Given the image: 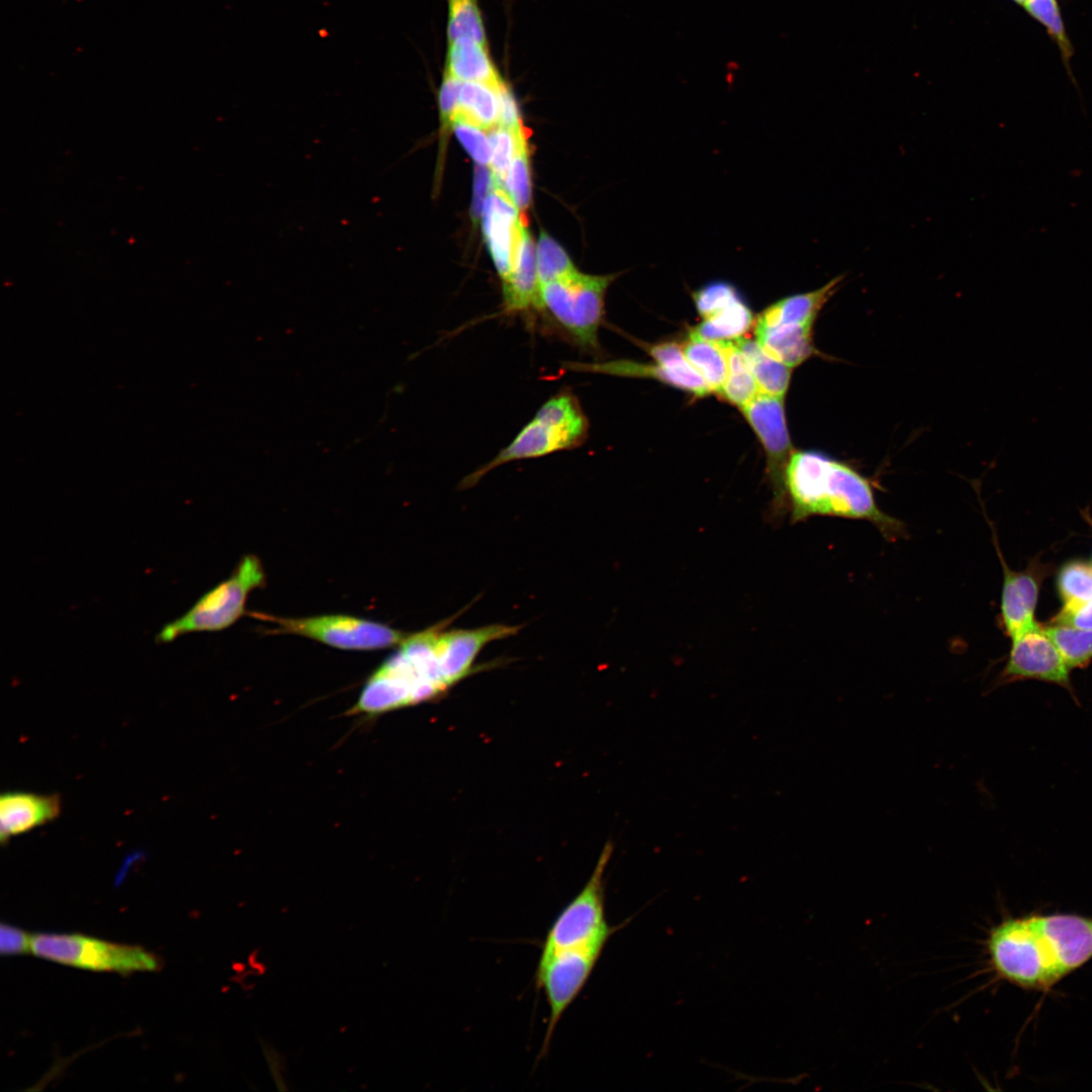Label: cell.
Returning <instances> with one entry per match:
<instances>
[{
	"label": "cell",
	"mask_w": 1092,
	"mask_h": 1092,
	"mask_svg": "<svg viewBox=\"0 0 1092 1092\" xmlns=\"http://www.w3.org/2000/svg\"><path fill=\"white\" fill-rule=\"evenodd\" d=\"M987 949L996 974L1022 989L1045 990L1063 979L1030 915L1009 918L994 927Z\"/></svg>",
	"instance_id": "4"
},
{
	"label": "cell",
	"mask_w": 1092,
	"mask_h": 1092,
	"mask_svg": "<svg viewBox=\"0 0 1092 1092\" xmlns=\"http://www.w3.org/2000/svg\"><path fill=\"white\" fill-rule=\"evenodd\" d=\"M448 38L449 42L459 38H470L486 46L483 21L476 0H448Z\"/></svg>",
	"instance_id": "31"
},
{
	"label": "cell",
	"mask_w": 1092,
	"mask_h": 1092,
	"mask_svg": "<svg viewBox=\"0 0 1092 1092\" xmlns=\"http://www.w3.org/2000/svg\"><path fill=\"white\" fill-rule=\"evenodd\" d=\"M452 128L471 158L478 165L489 168L492 151L489 134L485 133V129L460 117H455Z\"/></svg>",
	"instance_id": "35"
},
{
	"label": "cell",
	"mask_w": 1092,
	"mask_h": 1092,
	"mask_svg": "<svg viewBox=\"0 0 1092 1092\" xmlns=\"http://www.w3.org/2000/svg\"><path fill=\"white\" fill-rule=\"evenodd\" d=\"M565 366L577 372H592L615 376L651 378L685 390L697 397H705L712 391L698 373L684 374L666 369L656 362L640 363L632 360L605 362H567Z\"/></svg>",
	"instance_id": "18"
},
{
	"label": "cell",
	"mask_w": 1092,
	"mask_h": 1092,
	"mask_svg": "<svg viewBox=\"0 0 1092 1092\" xmlns=\"http://www.w3.org/2000/svg\"><path fill=\"white\" fill-rule=\"evenodd\" d=\"M266 582L261 560L245 555L231 575L202 595L183 615L167 623L156 641L169 643L197 632H217L234 625L246 611L249 595Z\"/></svg>",
	"instance_id": "5"
},
{
	"label": "cell",
	"mask_w": 1092,
	"mask_h": 1092,
	"mask_svg": "<svg viewBox=\"0 0 1092 1092\" xmlns=\"http://www.w3.org/2000/svg\"><path fill=\"white\" fill-rule=\"evenodd\" d=\"M842 280L843 276L838 275L817 289L792 294L774 302L761 311L754 326H814L823 307L839 289Z\"/></svg>",
	"instance_id": "19"
},
{
	"label": "cell",
	"mask_w": 1092,
	"mask_h": 1092,
	"mask_svg": "<svg viewBox=\"0 0 1092 1092\" xmlns=\"http://www.w3.org/2000/svg\"><path fill=\"white\" fill-rule=\"evenodd\" d=\"M794 521L815 516L862 520L888 539L904 525L878 505L873 482L850 464L814 450H795L783 475L782 493Z\"/></svg>",
	"instance_id": "1"
},
{
	"label": "cell",
	"mask_w": 1092,
	"mask_h": 1092,
	"mask_svg": "<svg viewBox=\"0 0 1092 1092\" xmlns=\"http://www.w3.org/2000/svg\"><path fill=\"white\" fill-rule=\"evenodd\" d=\"M30 952L59 964L99 972L129 974L161 967V960L144 947L75 933L33 934Z\"/></svg>",
	"instance_id": "8"
},
{
	"label": "cell",
	"mask_w": 1092,
	"mask_h": 1092,
	"mask_svg": "<svg viewBox=\"0 0 1092 1092\" xmlns=\"http://www.w3.org/2000/svg\"><path fill=\"white\" fill-rule=\"evenodd\" d=\"M612 853L613 844L608 841L585 886L554 920L543 942L538 963L566 949L606 945L616 931L605 916L604 874Z\"/></svg>",
	"instance_id": "7"
},
{
	"label": "cell",
	"mask_w": 1092,
	"mask_h": 1092,
	"mask_svg": "<svg viewBox=\"0 0 1092 1092\" xmlns=\"http://www.w3.org/2000/svg\"><path fill=\"white\" fill-rule=\"evenodd\" d=\"M255 615L275 625L269 633L301 636L343 650L385 649L398 646L410 635L383 623L350 615L304 618Z\"/></svg>",
	"instance_id": "9"
},
{
	"label": "cell",
	"mask_w": 1092,
	"mask_h": 1092,
	"mask_svg": "<svg viewBox=\"0 0 1092 1092\" xmlns=\"http://www.w3.org/2000/svg\"><path fill=\"white\" fill-rule=\"evenodd\" d=\"M588 427L578 398L570 390L562 389L540 406L509 445L464 477L460 488L474 486L485 474L500 465L579 447L587 438Z\"/></svg>",
	"instance_id": "3"
},
{
	"label": "cell",
	"mask_w": 1092,
	"mask_h": 1092,
	"mask_svg": "<svg viewBox=\"0 0 1092 1092\" xmlns=\"http://www.w3.org/2000/svg\"><path fill=\"white\" fill-rule=\"evenodd\" d=\"M491 143V163L489 166L493 182L506 189L505 183L512 161L520 146L527 142L525 128L510 129L495 125L489 129Z\"/></svg>",
	"instance_id": "30"
},
{
	"label": "cell",
	"mask_w": 1092,
	"mask_h": 1092,
	"mask_svg": "<svg viewBox=\"0 0 1092 1092\" xmlns=\"http://www.w3.org/2000/svg\"><path fill=\"white\" fill-rule=\"evenodd\" d=\"M784 399L759 392L740 408L766 453L767 470L779 495L782 493L786 465L795 451L788 430Z\"/></svg>",
	"instance_id": "13"
},
{
	"label": "cell",
	"mask_w": 1092,
	"mask_h": 1092,
	"mask_svg": "<svg viewBox=\"0 0 1092 1092\" xmlns=\"http://www.w3.org/2000/svg\"><path fill=\"white\" fill-rule=\"evenodd\" d=\"M1054 624L1092 630V599L1065 604Z\"/></svg>",
	"instance_id": "38"
},
{
	"label": "cell",
	"mask_w": 1092,
	"mask_h": 1092,
	"mask_svg": "<svg viewBox=\"0 0 1092 1092\" xmlns=\"http://www.w3.org/2000/svg\"><path fill=\"white\" fill-rule=\"evenodd\" d=\"M498 116L497 89L481 83L462 82L459 107L455 117H460L486 130L497 125Z\"/></svg>",
	"instance_id": "26"
},
{
	"label": "cell",
	"mask_w": 1092,
	"mask_h": 1092,
	"mask_svg": "<svg viewBox=\"0 0 1092 1092\" xmlns=\"http://www.w3.org/2000/svg\"><path fill=\"white\" fill-rule=\"evenodd\" d=\"M1069 668L1084 667L1092 659V630L1054 624L1044 629Z\"/></svg>",
	"instance_id": "29"
},
{
	"label": "cell",
	"mask_w": 1092,
	"mask_h": 1092,
	"mask_svg": "<svg viewBox=\"0 0 1092 1092\" xmlns=\"http://www.w3.org/2000/svg\"><path fill=\"white\" fill-rule=\"evenodd\" d=\"M461 86V81L444 72L438 100L441 120L440 141L443 142L442 145L445 144L447 131L452 127L458 111ZM442 145L440 148H442Z\"/></svg>",
	"instance_id": "37"
},
{
	"label": "cell",
	"mask_w": 1092,
	"mask_h": 1092,
	"mask_svg": "<svg viewBox=\"0 0 1092 1092\" xmlns=\"http://www.w3.org/2000/svg\"><path fill=\"white\" fill-rule=\"evenodd\" d=\"M482 229L492 261L504 283L515 270L526 226L507 190L494 182L484 203Z\"/></svg>",
	"instance_id": "12"
},
{
	"label": "cell",
	"mask_w": 1092,
	"mask_h": 1092,
	"mask_svg": "<svg viewBox=\"0 0 1092 1092\" xmlns=\"http://www.w3.org/2000/svg\"><path fill=\"white\" fill-rule=\"evenodd\" d=\"M754 335L768 355L792 369L819 354L813 343V326H754Z\"/></svg>",
	"instance_id": "20"
},
{
	"label": "cell",
	"mask_w": 1092,
	"mask_h": 1092,
	"mask_svg": "<svg viewBox=\"0 0 1092 1092\" xmlns=\"http://www.w3.org/2000/svg\"><path fill=\"white\" fill-rule=\"evenodd\" d=\"M493 180L490 169L478 165L474 172L473 197L471 203V216L476 220L482 215L485 200L492 188Z\"/></svg>",
	"instance_id": "40"
},
{
	"label": "cell",
	"mask_w": 1092,
	"mask_h": 1092,
	"mask_svg": "<svg viewBox=\"0 0 1092 1092\" xmlns=\"http://www.w3.org/2000/svg\"><path fill=\"white\" fill-rule=\"evenodd\" d=\"M682 350L690 364L703 377L711 391L721 395L728 372L726 344L708 341L689 333Z\"/></svg>",
	"instance_id": "25"
},
{
	"label": "cell",
	"mask_w": 1092,
	"mask_h": 1092,
	"mask_svg": "<svg viewBox=\"0 0 1092 1092\" xmlns=\"http://www.w3.org/2000/svg\"><path fill=\"white\" fill-rule=\"evenodd\" d=\"M1064 978L1092 959V918L1078 914H1031Z\"/></svg>",
	"instance_id": "14"
},
{
	"label": "cell",
	"mask_w": 1092,
	"mask_h": 1092,
	"mask_svg": "<svg viewBox=\"0 0 1092 1092\" xmlns=\"http://www.w3.org/2000/svg\"><path fill=\"white\" fill-rule=\"evenodd\" d=\"M527 142L517 151L506 179V190L518 208L524 211L531 203L532 187Z\"/></svg>",
	"instance_id": "34"
},
{
	"label": "cell",
	"mask_w": 1092,
	"mask_h": 1092,
	"mask_svg": "<svg viewBox=\"0 0 1092 1092\" xmlns=\"http://www.w3.org/2000/svg\"><path fill=\"white\" fill-rule=\"evenodd\" d=\"M446 626L439 634L438 652L443 673L451 687L471 673L473 663L485 645L511 637L521 628L494 624L475 629L446 630Z\"/></svg>",
	"instance_id": "15"
},
{
	"label": "cell",
	"mask_w": 1092,
	"mask_h": 1092,
	"mask_svg": "<svg viewBox=\"0 0 1092 1092\" xmlns=\"http://www.w3.org/2000/svg\"><path fill=\"white\" fill-rule=\"evenodd\" d=\"M735 344L747 360L759 392L785 397L792 368L768 355L756 340L741 338Z\"/></svg>",
	"instance_id": "24"
},
{
	"label": "cell",
	"mask_w": 1092,
	"mask_h": 1092,
	"mask_svg": "<svg viewBox=\"0 0 1092 1092\" xmlns=\"http://www.w3.org/2000/svg\"><path fill=\"white\" fill-rule=\"evenodd\" d=\"M605 945L595 944L566 949L538 963L536 986L543 990L549 1006L544 1053L562 1014L584 987Z\"/></svg>",
	"instance_id": "10"
},
{
	"label": "cell",
	"mask_w": 1092,
	"mask_h": 1092,
	"mask_svg": "<svg viewBox=\"0 0 1092 1092\" xmlns=\"http://www.w3.org/2000/svg\"><path fill=\"white\" fill-rule=\"evenodd\" d=\"M1027 14L1041 24L1057 43L1062 60L1074 82L1070 69L1073 47L1067 34L1058 0H1027L1022 6Z\"/></svg>",
	"instance_id": "28"
},
{
	"label": "cell",
	"mask_w": 1092,
	"mask_h": 1092,
	"mask_svg": "<svg viewBox=\"0 0 1092 1092\" xmlns=\"http://www.w3.org/2000/svg\"><path fill=\"white\" fill-rule=\"evenodd\" d=\"M505 308L509 312L540 306L536 246L525 229L515 270L503 283Z\"/></svg>",
	"instance_id": "21"
},
{
	"label": "cell",
	"mask_w": 1092,
	"mask_h": 1092,
	"mask_svg": "<svg viewBox=\"0 0 1092 1092\" xmlns=\"http://www.w3.org/2000/svg\"><path fill=\"white\" fill-rule=\"evenodd\" d=\"M1058 588L1065 604L1092 599V566L1081 561L1067 563L1059 572Z\"/></svg>",
	"instance_id": "33"
},
{
	"label": "cell",
	"mask_w": 1092,
	"mask_h": 1092,
	"mask_svg": "<svg viewBox=\"0 0 1092 1092\" xmlns=\"http://www.w3.org/2000/svg\"><path fill=\"white\" fill-rule=\"evenodd\" d=\"M497 94L499 99L497 124L515 130L523 128L517 102L505 83L497 89Z\"/></svg>",
	"instance_id": "41"
},
{
	"label": "cell",
	"mask_w": 1092,
	"mask_h": 1092,
	"mask_svg": "<svg viewBox=\"0 0 1092 1092\" xmlns=\"http://www.w3.org/2000/svg\"><path fill=\"white\" fill-rule=\"evenodd\" d=\"M1003 586L1001 618L1010 638L1036 625L1034 610L1038 595V579L1031 571L1016 572L1002 560Z\"/></svg>",
	"instance_id": "17"
},
{
	"label": "cell",
	"mask_w": 1092,
	"mask_h": 1092,
	"mask_svg": "<svg viewBox=\"0 0 1092 1092\" xmlns=\"http://www.w3.org/2000/svg\"><path fill=\"white\" fill-rule=\"evenodd\" d=\"M446 624L410 633L368 678L352 712L379 714L444 696L452 688L438 652L439 634Z\"/></svg>",
	"instance_id": "2"
},
{
	"label": "cell",
	"mask_w": 1092,
	"mask_h": 1092,
	"mask_svg": "<svg viewBox=\"0 0 1092 1092\" xmlns=\"http://www.w3.org/2000/svg\"><path fill=\"white\" fill-rule=\"evenodd\" d=\"M754 322L751 309L739 295L689 333L712 342H732L743 338Z\"/></svg>",
	"instance_id": "23"
},
{
	"label": "cell",
	"mask_w": 1092,
	"mask_h": 1092,
	"mask_svg": "<svg viewBox=\"0 0 1092 1092\" xmlns=\"http://www.w3.org/2000/svg\"><path fill=\"white\" fill-rule=\"evenodd\" d=\"M739 295L732 284L713 282L695 291L693 300L698 313L706 318Z\"/></svg>",
	"instance_id": "36"
},
{
	"label": "cell",
	"mask_w": 1092,
	"mask_h": 1092,
	"mask_svg": "<svg viewBox=\"0 0 1092 1092\" xmlns=\"http://www.w3.org/2000/svg\"><path fill=\"white\" fill-rule=\"evenodd\" d=\"M61 810V799L56 794L24 791L3 793L0 797L1 843L54 821Z\"/></svg>",
	"instance_id": "16"
},
{
	"label": "cell",
	"mask_w": 1092,
	"mask_h": 1092,
	"mask_svg": "<svg viewBox=\"0 0 1092 1092\" xmlns=\"http://www.w3.org/2000/svg\"><path fill=\"white\" fill-rule=\"evenodd\" d=\"M1012 1H1013V2H1015L1016 4L1020 5V6H1023V5H1024V3H1025V2L1027 1V0H1012Z\"/></svg>",
	"instance_id": "42"
},
{
	"label": "cell",
	"mask_w": 1092,
	"mask_h": 1092,
	"mask_svg": "<svg viewBox=\"0 0 1092 1092\" xmlns=\"http://www.w3.org/2000/svg\"><path fill=\"white\" fill-rule=\"evenodd\" d=\"M617 274L571 276L540 287V306L580 349H599V330L605 315V297Z\"/></svg>",
	"instance_id": "6"
},
{
	"label": "cell",
	"mask_w": 1092,
	"mask_h": 1092,
	"mask_svg": "<svg viewBox=\"0 0 1092 1092\" xmlns=\"http://www.w3.org/2000/svg\"><path fill=\"white\" fill-rule=\"evenodd\" d=\"M0 936V950L4 956L22 954L31 951L32 935L19 928L2 923Z\"/></svg>",
	"instance_id": "39"
},
{
	"label": "cell",
	"mask_w": 1092,
	"mask_h": 1092,
	"mask_svg": "<svg viewBox=\"0 0 1092 1092\" xmlns=\"http://www.w3.org/2000/svg\"><path fill=\"white\" fill-rule=\"evenodd\" d=\"M1011 639L1012 646L997 686L1023 679L1041 680L1061 686L1077 700L1070 668L1043 628L1036 624Z\"/></svg>",
	"instance_id": "11"
},
{
	"label": "cell",
	"mask_w": 1092,
	"mask_h": 1092,
	"mask_svg": "<svg viewBox=\"0 0 1092 1092\" xmlns=\"http://www.w3.org/2000/svg\"><path fill=\"white\" fill-rule=\"evenodd\" d=\"M536 254L540 287L577 271L563 248L545 232L540 233Z\"/></svg>",
	"instance_id": "32"
},
{
	"label": "cell",
	"mask_w": 1092,
	"mask_h": 1092,
	"mask_svg": "<svg viewBox=\"0 0 1092 1092\" xmlns=\"http://www.w3.org/2000/svg\"><path fill=\"white\" fill-rule=\"evenodd\" d=\"M446 73L461 82H475L498 89L504 83L486 48L470 38L449 42Z\"/></svg>",
	"instance_id": "22"
},
{
	"label": "cell",
	"mask_w": 1092,
	"mask_h": 1092,
	"mask_svg": "<svg viewBox=\"0 0 1092 1092\" xmlns=\"http://www.w3.org/2000/svg\"><path fill=\"white\" fill-rule=\"evenodd\" d=\"M724 343L727 350L728 372L720 396L741 408L759 393V389L748 362L735 341Z\"/></svg>",
	"instance_id": "27"
}]
</instances>
